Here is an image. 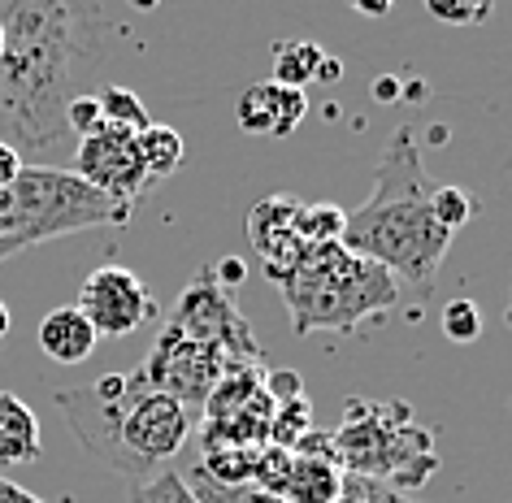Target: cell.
<instances>
[{
  "label": "cell",
  "mask_w": 512,
  "mask_h": 503,
  "mask_svg": "<svg viewBox=\"0 0 512 503\" xmlns=\"http://www.w3.org/2000/svg\"><path fill=\"white\" fill-rule=\"evenodd\" d=\"M131 503H200V499L191 495L174 469H161L144 477V482H131Z\"/></svg>",
  "instance_id": "22"
},
{
  "label": "cell",
  "mask_w": 512,
  "mask_h": 503,
  "mask_svg": "<svg viewBox=\"0 0 512 503\" xmlns=\"http://www.w3.org/2000/svg\"><path fill=\"white\" fill-rule=\"evenodd\" d=\"M165 321H170L174 330H183L187 339L213 347L226 365H256V360H261V343H256V334L248 330V321H243L235 300L217 287L213 269H200V274L187 282V291L178 295L174 313Z\"/></svg>",
  "instance_id": "7"
},
{
  "label": "cell",
  "mask_w": 512,
  "mask_h": 503,
  "mask_svg": "<svg viewBox=\"0 0 512 503\" xmlns=\"http://www.w3.org/2000/svg\"><path fill=\"white\" fill-rule=\"evenodd\" d=\"M96 343H100V334L74 304L53 308V313L40 321V352L48 360H57V365H83V360L96 352Z\"/></svg>",
  "instance_id": "13"
},
{
  "label": "cell",
  "mask_w": 512,
  "mask_h": 503,
  "mask_svg": "<svg viewBox=\"0 0 512 503\" xmlns=\"http://www.w3.org/2000/svg\"><path fill=\"white\" fill-rule=\"evenodd\" d=\"M426 14L443 27H478V22L491 18V5L495 0H421Z\"/></svg>",
  "instance_id": "25"
},
{
  "label": "cell",
  "mask_w": 512,
  "mask_h": 503,
  "mask_svg": "<svg viewBox=\"0 0 512 503\" xmlns=\"http://www.w3.org/2000/svg\"><path fill=\"white\" fill-rule=\"evenodd\" d=\"M339 503H361V499H352V495H339Z\"/></svg>",
  "instance_id": "36"
},
{
  "label": "cell",
  "mask_w": 512,
  "mask_h": 503,
  "mask_svg": "<svg viewBox=\"0 0 512 503\" xmlns=\"http://www.w3.org/2000/svg\"><path fill=\"white\" fill-rule=\"evenodd\" d=\"M126 5H131V9H139V14H152V9H157L161 0H126Z\"/></svg>",
  "instance_id": "34"
},
{
  "label": "cell",
  "mask_w": 512,
  "mask_h": 503,
  "mask_svg": "<svg viewBox=\"0 0 512 503\" xmlns=\"http://www.w3.org/2000/svg\"><path fill=\"white\" fill-rule=\"evenodd\" d=\"M0 70L35 83L79 79L100 61L113 22L100 0H0Z\"/></svg>",
  "instance_id": "3"
},
{
  "label": "cell",
  "mask_w": 512,
  "mask_h": 503,
  "mask_svg": "<svg viewBox=\"0 0 512 503\" xmlns=\"http://www.w3.org/2000/svg\"><path fill=\"white\" fill-rule=\"evenodd\" d=\"M226 369H230V365L213 352V347L187 339V334L174 330L170 321L161 326V334H157V343H152L148 360L139 365V373H144L148 386H157V391L174 395L187 412L204 408V399H209V391L217 386V378H222Z\"/></svg>",
  "instance_id": "8"
},
{
  "label": "cell",
  "mask_w": 512,
  "mask_h": 503,
  "mask_svg": "<svg viewBox=\"0 0 512 503\" xmlns=\"http://www.w3.org/2000/svg\"><path fill=\"white\" fill-rule=\"evenodd\" d=\"M22 170V157H18V148L9 144V139H0V187H9L18 178Z\"/></svg>",
  "instance_id": "29"
},
{
  "label": "cell",
  "mask_w": 512,
  "mask_h": 503,
  "mask_svg": "<svg viewBox=\"0 0 512 503\" xmlns=\"http://www.w3.org/2000/svg\"><path fill=\"white\" fill-rule=\"evenodd\" d=\"M40 417L27 399L0 391V464H31L40 456Z\"/></svg>",
  "instance_id": "14"
},
{
  "label": "cell",
  "mask_w": 512,
  "mask_h": 503,
  "mask_svg": "<svg viewBox=\"0 0 512 503\" xmlns=\"http://www.w3.org/2000/svg\"><path fill=\"white\" fill-rule=\"evenodd\" d=\"M300 204L296 196H283V191H274V196H265L256 209L248 213V235H252V248L261 252V261H265V274H270L274 282L287 274L291 265L304 256V243L296 235V213H300Z\"/></svg>",
  "instance_id": "11"
},
{
  "label": "cell",
  "mask_w": 512,
  "mask_h": 503,
  "mask_svg": "<svg viewBox=\"0 0 512 503\" xmlns=\"http://www.w3.org/2000/svg\"><path fill=\"white\" fill-rule=\"evenodd\" d=\"M335 438V464L352 477L417 486L426 473L439 469L434 434L421 430L404 404H374V399H348Z\"/></svg>",
  "instance_id": "6"
},
{
  "label": "cell",
  "mask_w": 512,
  "mask_h": 503,
  "mask_svg": "<svg viewBox=\"0 0 512 503\" xmlns=\"http://www.w3.org/2000/svg\"><path fill=\"white\" fill-rule=\"evenodd\" d=\"M400 92H404V87H400V79H391V74H387V79H378V83H374V100H382V105L400 100Z\"/></svg>",
  "instance_id": "33"
},
{
  "label": "cell",
  "mask_w": 512,
  "mask_h": 503,
  "mask_svg": "<svg viewBox=\"0 0 512 503\" xmlns=\"http://www.w3.org/2000/svg\"><path fill=\"white\" fill-rule=\"evenodd\" d=\"M430 213H434V222H439L447 235H456V230L473 217V196H469L465 187H452V183L434 187L430 191Z\"/></svg>",
  "instance_id": "23"
},
{
  "label": "cell",
  "mask_w": 512,
  "mask_h": 503,
  "mask_svg": "<svg viewBox=\"0 0 512 503\" xmlns=\"http://www.w3.org/2000/svg\"><path fill=\"white\" fill-rule=\"evenodd\" d=\"M265 395L274 399V404H287V399H300L304 395V378L296 369H274V373H265Z\"/></svg>",
  "instance_id": "27"
},
{
  "label": "cell",
  "mask_w": 512,
  "mask_h": 503,
  "mask_svg": "<svg viewBox=\"0 0 512 503\" xmlns=\"http://www.w3.org/2000/svg\"><path fill=\"white\" fill-rule=\"evenodd\" d=\"M0 53H5V35H0Z\"/></svg>",
  "instance_id": "37"
},
{
  "label": "cell",
  "mask_w": 512,
  "mask_h": 503,
  "mask_svg": "<svg viewBox=\"0 0 512 503\" xmlns=\"http://www.w3.org/2000/svg\"><path fill=\"white\" fill-rule=\"evenodd\" d=\"M343 226H348V213L339 204H300L296 213V235L304 243H339Z\"/></svg>",
  "instance_id": "20"
},
{
  "label": "cell",
  "mask_w": 512,
  "mask_h": 503,
  "mask_svg": "<svg viewBox=\"0 0 512 503\" xmlns=\"http://www.w3.org/2000/svg\"><path fill=\"white\" fill-rule=\"evenodd\" d=\"M0 503H44V499L31 495V490H22L18 482H9V477H0Z\"/></svg>",
  "instance_id": "30"
},
{
  "label": "cell",
  "mask_w": 512,
  "mask_h": 503,
  "mask_svg": "<svg viewBox=\"0 0 512 503\" xmlns=\"http://www.w3.org/2000/svg\"><path fill=\"white\" fill-rule=\"evenodd\" d=\"M339 495H343V469L335 460L296 456L278 499H287V503H339Z\"/></svg>",
  "instance_id": "15"
},
{
  "label": "cell",
  "mask_w": 512,
  "mask_h": 503,
  "mask_svg": "<svg viewBox=\"0 0 512 503\" xmlns=\"http://www.w3.org/2000/svg\"><path fill=\"white\" fill-rule=\"evenodd\" d=\"M417 139L421 131L413 122L391 131L374 170V196L348 213L339 243L413 287H430L452 248V235L430 213V178Z\"/></svg>",
  "instance_id": "1"
},
{
  "label": "cell",
  "mask_w": 512,
  "mask_h": 503,
  "mask_svg": "<svg viewBox=\"0 0 512 503\" xmlns=\"http://www.w3.org/2000/svg\"><path fill=\"white\" fill-rule=\"evenodd\" d=\"M213 278H217V287L222 291H235V287L248 282V265H243L239 256H222V261L213 265Z\"/></svg>",
  "instance_id": "28"
},
{
  "label": "cell",
  "mask_w": 512,
  "mask_h": 503,
  "mask_svg": "<svg viewBox=\"0 0 512 503\" xmlns=\"http://www.w3.org/2000/svg\"><path fill=\"white\" fill-rule=\"evenodd\" d=\"M291 313V330H356L365 317H378L400 300V278L343 243H309L304 256L278 278Z\"/></svg>",
  "instance_id": "4"
},
{
  "label": "cell",
  "mask_w": 512,
  "mask_h": 503,
  "mask_svg": "<svg viewBox=\"0 0 512 503\" xmlns=\"http://www.w3.org/2000/svg\"><path fill=\"white\" fill-rule=\"evenodd\" d=\"M322 48H317L313 40H287L274 48V83L283 87H300L317 79V66H322Z\"/></svg>",
  "instance_id": "18"
},
{
  "label": "cell",
  "mask_w": 512,
  "mask_h": 503,
  "mask_svg": "<svg viewBox=\"0 0 512 503\" xmlns=\"http://www.w3.org/2000/svg\"><path fill=\"white\" fill-rule=\"evenodd\" d=\"M96 100H100V113H105V126H118V131H131V135H139L144 126H152L148 109H144V100H139L131 87L109 83Z\"/></svg>",
  "instance_id": "19"
},
{
  "label": "cell",
  "mask_w": 512,
  "mask_h": 503,
  "mask_svg": "<svg viewBox=\"0 0 512 503\" xmlns=\"http://www.w3.org/2000/svg\"><path fill=\"white\" fill-rule=\"evenodd\" d=\"M74 174H79L87 187H96L100 196H109L113 204H126V209H131V204L152 187L144 165H139L135 135L118 131V126H105V131L79 139Z\"/></svg>",
  "instance_id": "10"
},
{
  "label": "cell",
  "mask_w": 512,
  "mask_h": 503,
  "mask_svg": "<svg viewBox=\"0 0 512 503\" xmlns=\"http://www.w3.org/2000/svg\"><path fill=\"white\" fill-rule=\"evenodd\" d=\"M187 482V490L196 495L200 503H287V499H278L270 495V490H261V486H252V482H239V486H226V482H213L209 473L200 469V464H191L187 473H178Z\"/></svg>",
  "instance_id": "17"
},
{
  "label": "cell",
  "mask_w": 512,
  "mask_h": 503,
  "mask_svg": "<svg viewBox=\"0 0 512 503\" xmlns=\"http://www.w3.org/2000/svg\"><path fill=\"white\" fill-rule=\"evenodd\" d=\"M9 196H14V213H9V230L0 239V261L61 235L131 222L126 204H113L74 170H53V165H22L9 183Z\"/></svg>",
  "instance_id": "5"
},
{
  "label": "cell",
  "mask_w": 512,
  "mask_h": 503,
  "mask_svg": "<svg viewBox=\"0 0 512 503\" xmlns=\"http://www.w3.org/2000/svg\"><path fill=\"white\" fill-rule=\"evenodd\" d=\"M309 430H313V404H309V395L287 399V404H274V417H270V443L274 447H296Z\"/></svg>",
  "instance_id": "21"
},
{
  "label": "cell",
  "mask_w": 512,
  "mask_h": 503,
  "mask_svg": "<svg viewBox=\"0 0 512 503\" xmlns=\"http://www.w3.org/2000/svg\"><path fill=\"white\" fill-rule=\"evenodd\" d=\"M79 313L92 321V330L100 339H126L139 326H148L157 317V300L148 295V287L139 282L135 269L126 265H100L83 278L79 287Z\"/></svg>",
  "instance_id": "9"
},
{
  "label": "cell",
  "mask_w": 512,
  "mask_h": 503,
  "mask_svg": "<svg viewBox=\"0 0 512 503\" xmlns=\"http://www.w3.org/2000/svg\"><path fill=\"white\" fill-rule=\"evenodd\" d=\"M348 5H352L361 18H387L391 9H395V0H348Z\"/></svg>",
  "instance_id": "31"
},
{
  "label": "cell",
  "mask_w": 512,
  "mask_h": 503,
  "mask_svg": "<svg viewBox=\"0 0 512 503\" xmlns=\"http://www.w3.org/2000/svg\"><path fill=\"white\" fill-rule=\"evenodd\" d=\"M57 408L66 412L79 443L131 482L161 473V464H170L196 434V412L148 386L139 369L57 391Z\"/></svg>",
  "instance_id": "2"
},
{
  "label": "cell",
  "mask_w": 512,
  "mask_h": 503,
  "mask_svg": "<svg viewBox=\"0 0 512 503\" xmlns=\"http://www.w3.org/2000/svg\"><path fill=\"white\" fill-rule=\"evenodd\" d=\"M66 131L70 135H96V131H105V113H100V100L96 96H70V105H66Z\"/></svg>",
  "instance_id": "26"
},
{
  "label": "cell",
  "mask_w": 512,
  "mask_h": 503,
  "mask_svg": "<svg viewBox=\"0 0 512 503\" xmlns=\"http://www.w3.org/2000/svg\"><path fill=\"white\" fill-rule=\"evenodd\" d=\"M339 79H343V61L326 53L322 66H317V79H313V83H339Z\"/></svg>",
  "instance_id": "32"
},
{
  "label": "cell",
  "mask_w": 512,
  "mask_h": 503,
  "mask_svg": "<svg viewBox=\"0 0 512 503\" xmlns=\"http://www.w3.org/2000/svg\"><path fill=\"white\" fill-rule=\"evenodd\" d=\"M304 113H309V96H304L300 87H283V83L265 79L239 96L235 122H239V131H248V135L287 139L304 122Z\"/></svg>",
  "instance_id": "12"
},
{
  "label": "cell",
  "mask_w": 512,
  "mask_h": 503,
  "mask_svg": "<svg viewBox=\"0 0 512 503\" xmlns=\"http://www.w3.org/2000/svg\"><path fill=\"white\" fill-rule=\"evenodd\" d=\"M439 326L452 343H478L482 339V308L473 300H465V295H460V300H447Z\"/></svg>",
  "instance_id": "24"
},
{
  "label": "cell",
  "mask_w": 512,
  "mask_h": 503,
  "mask_svg": "<svg viewBox=\"0 0 512 503\" xmlns=\"http://www.w3.org/2000/svg\"><path fill=\"white\" fill-rule=\"evenodd\" d=\"M9 321H14V317H9V304L0 300V339H5V334H9Z\"/></svg>",
  "instance_id": "35"
},
{
  "label": "cell",
  "mask_w": 512,
  "mask_h": 503,
  "mask_svg": "<svg viewBox=\"0 0 512 503\" xmlns=\"http://www.w3.org/2000/svg\"><path fill=\"white\" fill-rule=\"evenodd\" d=\"M135 148H139V165H144L148 183H161V178H170L178 165L187 161V139L174 131V126H161L152 122L144 131L135 135Z\"/></svg>",
  "instance_id": "16"
}]
</instances>
